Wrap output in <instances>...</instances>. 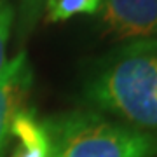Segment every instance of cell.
<instances>
[{
	"label": "cell",
	"instance_id": "1",
	"mask_svg": "<svg viewBox=\"0 0 157 157\" xmlns=\"http://www.w3.org/2000/svg\"><path fill=\"white\" fill-rule=\"evenodd\" d=\"M91 110L140 131H157V39L121 45L103 58L82 87Z\"/></svg>",
	"mask_w": 157,
	"mask_h": 157
},
{
	"label": "cell",
	"instance_id": "2",
	"mask_svg": "<svg viewBox=\"0 0 157 157\" xmlns=\"http://www.w3.org/2000/svg\"><path fill=\"white\" fill-rule=\"evenodd\" d=\"M51 157H157V135L91 108L44 117Z\"/></svg>",
	"mask_w": 157,
	"mask_h": 157
},
{
	"label": "cell",
	"instance_id": "3",
	"mask_svg": "<svg viewBox=\"0 0 157 157\" xmlns=\"http://www.w3.org/2000/svg\"><path fill=\"white\" fill-rule=\"evenodd\" d=\"M103 35L117 42L157 39V0H101Z\"/></svg>",
	"mask_w": 157,
	"mask_h": 157
},
{
	"label": "cell",
	"instance_id": "4",
	"mask_svg": "<svg viewBox=\"0 0 157 157\" xmlns=\"http://www.w3.org/2000/svg\"><path fill=\"white\" fill-rule=\"evenodd\" d=\"M33 87V70L26 52L21 51L6 63L0 73V157L6 148L12 119L28 105Z\"/></svg>",
	"mask_w": 157,
	"mask_h": 157
},
{
	"label": "cell",
	"instance_id": "5",
	"mask_svg": "<svg viewBox=\"0 0 157 157\" xmlns=\"http://www.w3.org/2000/svg\"><path fill=\"white\" fill-rule=\"evenodd\" d=\"M2 157H51V140L44 117L33 107H23L12 119Z\"/></svg>",
	"mask_w": 157,
	"mask_h": 157
},
{
	"label": "cell",
	"instance_id": "6",
	"mask_svg": "<svg viewBox=\"0 0 157 157\" xmlns=\"http://www.w3.org/2000/svg\"><path fill=\"white\" fill-rule=\"evenodd\" d=\"M101 0H45V19L61 23L78 14H96Z\"/></svg>",
	"mask_w": 157,
	"mask_h": 157
},
{
	"label": "cell",
	"instance_id": "7",
	"mask_svg": "<svg viewBox=\"0 0 157 157\" xmlns=\"http://www.w3.org/2000/svg\"><path fill=\"white\" fill-rule=\"evenodd\" d=\"M14 19V9L7 0H0V73L6 67V49Z\"/></svg>",
	"mask_w": 157,
	"mask_h": 157
}]
</instances>
